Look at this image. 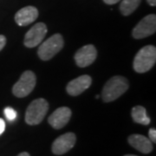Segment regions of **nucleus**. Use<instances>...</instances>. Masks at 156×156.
Masks as SVG:
<instances>
[{
  "mask_svg": "<svg viewBox=\"0 0 156 156\" xmlns=\"http://www.w3.org/2000/svg\"><path fill=\"white\" fill-rule=\"evenodd\" d=\"M128 87L129 83L127 78L121 76H113L104 85L101 92V98L105 102L116 100L128 90Z\"/></svg>",
  "mask_w": 156,
  "mask_h": 156,
  "instance_id": "obj_1",
  "label": "nucleus"
},
{
  "mask_svg": "<svg viewBox=\"0 0 156 156\" xmlns=\"http://www.w3.org/2000/svg\"><path fill=\"white\" fill-rule=\"evenodd\" d=\"M155 62L156 48L153 45H147L134 56L133 67L137 73H146L153 68Z\"/></svg>",
  "mask_w": 156,
  "mask_h": 156,
  "instance_id": "obj_2",
  "label": "nucleus"
},
{
  "mask_svg": "<svg viewBox=\"0 0 156 156\" xmlns=\"http://www.w3.org/2000/svg\"><path fill=\"white\" fill-rule=\"evenodd\" d=\"M49 110V103L44 98L34 100L27 108L25 113V122L29 125H37L42 122Z\"/></svg>",
  "mask_w": 156,
  "mask_h": 156,
  "instance_id": "obj_3",
  "label": "nucleus"
},
{
  "mask_svg": "<svg viewBox=\"0 0 156 156\" xmlns=\"http://www.w3.org/2000/svg\"><path fill=\"white\" fill-rule=\"evenodd\" d=\"M63 47V38L61 34H55L50 38L44 41L39 46L37 54L38 56L44 61L50 60L56 56Z\"/></svg>",
  "mask_w": 156,
  "mask_h": 156,
  "instance_id": "obj_4",
  "label": "nucleus"
},
{
  "mask_svg": "<svg viewBox=\"0 0 156 156\" xmlns=\"http://www.w3.org/2000/svg\"><path fill=\"white\" fill-rule=\"evenodd\" d=\"M36 75L31 70L24 71L12 88L13 95L19 98L27 96L32 92L36 86Z\"/></svg>",
  "mask_w": 156,
  "mask_h": 156,
  "instance_id": "obj_5",
  "label": "nucleus"
},
{
  "mask_svg": "<svg viewBox=\"0 0 156 156\" xmlns=\"http://www.w3.org/2000/svg\"><path fill=\"white\" fill-rule=\"evenodd\" d=\"M155 31L156 16L154 14H149L138 23L133 30L132 36L135 39L145 38L155 33Z\"/></svg>",
  "mask_w": 156,
  "mask_h": 156,
  "instance_id": "obj_6",
  "label": "nucleus"
},
{
  "mask_svg": "<svg viewBox=\"0 0 156 156\" xmlns=\"http://www.w3.org/2000/svg\"><path fill=\"white\" fill-rule=\"evenodd\" d=\"M47 26L44 23H37L25 34L24 45L28 48H34L42 43L47 34Z\"/></svg>",
  "mask_w": 156,
  "mask_h": 156,
  "instance_id": "obj_7",
  "label": "nucleus"
},
{
  "mask_svg": "<svg viewBox=\"0 0 156 156\" xmlns=\"http://www.w3.org/2000/svg\"><path fill=\"white\" fill-rule=\"evenodd\" d=\"M76 136L74 133H66L56 138L52 144V152L54 154L62 155L66 154L75 146Z\"/></svg>",
  "mask_w": 156,
  "mask_h": 156,
  "instance_id": "obj_8",
  "label": "nucleus"
},
{
  "mask_svg": "<svg viewBox=\"0 0 156 156\" xmlns=\"http://www.w3.org/2000/svg\"><path fill=\"white\" fill-rule=\"evenodd\" d=\"M97 56V50L92 44L85 45L80 48L75 54V61L77 66L85 68L92 64Z\"/></svg>",
  "mask_w": 156,
  "mask_h": 156,
  "instance_id": "obj_9",
  "label": "nucleus"
},
{
  "mask_svg": "<svg viewBox=\"0 0 156 156\" xmlns=\"http://www.w3.org/2000/svg\"><path fill=\"white\" fill-rule=\"evenodd\" d=\"M71 110L68 107H61L53 112L48 119V122L55 129H60L66 126L71 117Z\"/></svg>",
  "mask_w": 156,
  "mask_h": 156,
  "instance_id": "obj_10",
  "label": "nucleus"
},
{
  "mask_svg": "<svg viewBox=\"0 0 156 156\" xmlns=\"http://www.w3.org/2000/svg\"><path fill=\"white\" fill-rule=\"evenodd\" d=\"M92 83V79L88 75H83L70 81L68 83L66 89L69 95L72 96L81 95L87 89H89Z\"/></svg>",
  "mask_w": 156,
  "mask_h": 156,
  "instance_id": "obj_11",
  "label": "nucleus"
},
{
  "mask_svg": "<svg viewBox=\"0 0 156 156\" xmlns=\"http://www.w3.org/2000/svg\"><path fill=\"white\" fill-rule=\"evenodd\" d=\"M38 17V11L34 6H26L17 11L15 21L20 26H26L33 23Z\"/></svg>",
  "mask_w": 156,
  "mask_h": 156,
  "instance_id": "obj_12",
  "label": "nucleus"
},
{
  "mask_svg": "<svg viewBox=\"0 0 156 156\" xmlns=\"http://www.w3.org/2000/svg\"><path fill=\"white\" fill-rule=\"evenodd\" d=\"M128 143L142 154H149L153 151L152 141L144 135L134 134L128 137Z\"/></svg>",
  "mask_w": 156,
  "mask_h": 156,
  "instance_id": "obj_13",
  "label": "nucleus"
},
{
  "mask_svg": "<svg viewBox=\"0 0 156 156\" xmlns=\"http://www.w3.org/2000/svg\"><path fill=\"white\" fill-rule=\"evenodd\" d=\"M131 115L134 122L139 123L141 125H148L151 122L150 118L147 115V110L145 108L140 105L134 107L132 108Z\"/></svg>",
  "mask_w": 156,
  "mask_h": 156,
  "instance_id": "obj_14",
  "label": "nucleus"
},
{
  "mask_svg": "<svg viewBox=\"0 0 156 156\" xmlns=\"http://www.w3.org/2000/svg\"><path fill=\"white\" fill-rule=\"evenodd\" d=\"M141 0H122L120 5V11L123 16H129L140 5Z\"/></svg>",
  "mask_w": 156,
  "mask_h": 156,
  "instance_id": "obj_15",
  "label": "nucleus"
},
{
  "mask_svg": "<svg viewBox=\"0 0 156 156\" xmlns=\"http://www.w3.org/2000/svg\"><path fill=\"white\" fill-rule=\"evenodd\" d=\"M5 117L9 121H13L17 117V112L15 111L12 108L7 107V108H5Z\"/></svg>",
  "mask_w": 156,
  "mask_h": 156,
  "instance_id": "obj_16",
  "label": "nucleus"
},
{
  "mask_svg": "<svg viewBox=\"0 0 156 156\" xmlns=\"http://www.w3.org/2000/svg\"><path fill=\"white\" fill-rule=\"evenodd\" d=\"M148 136L149 138L148 139L150 140L152 142L155 143L156 142V130L155 128H150L149 131H148Z\"/></svg>",
  "mask_w": 156,
  "mask_h": 156,
  "instance_id": "obj_17",
  "label": "nucleus"
},
{
  "mask_svg": "<svg viewBox=\"0 0 156 156\" xmlns=\"http://www.w3.org/2000/svg\"><path fill=\"white\" fill-rule=\"evenodd\" d=\"M6 44V38L5 36L0 35V51L3 50V48L5 46Z\"/></svg>",
  "mask_w": 156,
  "mask_h": 156,
  "instance_id": "obj_18",
  "label": "nucleus"
},
{
  "mask_svg": "<svg viewBox=\"0 0 156 156\" xmlns=\"http://www.w3.org/2000/svg\"><path fill=\"white\" fill-rule=\"evenodd\" d=\"M5 122L2 118H0V135L5 132Z\"/></svg>",
  "mask_w": 156,
  "mask_h": 156,
  "instance_id": "obj_19",
  "label": "nucleus"
},
{
  "mask_svg": "<svg viewBox=\"0 0 156 156\" xmlns=\"http://www.w3.org/2000/svg\"><path fill=\"white\" fill-rule=\"evenodd\" d=\"M121 0H103V2L107 5H115L118 2H120Z\"/></svg>",
  "mask_w": 156,
  "mask_h": 156,
  "instance_id": "obj_20",
  "label": "nucleus"
},
{
  "mask_svg": "<svg viewBox=\"0 0 156 156\" xmlns=\"http://www.w3.org/2000/svg\"><path fill=\"white\" fill-rule=\"evenodd\" d=\"M147 2L148 3V5L151 6L156 5V0H147Z\"/></svg>",
  "mask_w": 156,
  "mask_h": 156,
  "instance_id": "obj_21",
  "label": "nucleus"
},
{
  "mask_svg": "<svg viewBox=\"0 0 156 156\" xmlns=\"http://www.w3.org/2000/svg\"><path fill=\"white\" fill-rule=\"evenodd\" d=\"M17 156H30V155L27 152H23V153H21V154H19Z\"/></svg>",
  "mask_w": 156,
  "mask_h": 156,
  "instance_id": "obj_22",
  "label": "nucleus"
},
{
  "mask_svg": "<svg viewBox=\"0 0 156 156\" xmlns=\"http://www.w3.org/2000/svg\"><path fill=\"white\" fill-rule=\"evenodd\" d=\"M124 156H137V155H134V154H126V155Z\"/></svg>",
  "mask_w": 156,
  "mask_h": 156,
  "instance_id": "obj_23",
  "label": "nucleus"
},
{
  "mask_svg": "<svg viewBox=\"0 0 156 156\" xmlns=\"http://www.w3.org/2000/svg\"><path fill=\"white\" fill-rule=\"evenodd\" d=\"M100 97V95H95V98L97 99V98H99Z\"/></svg>",
  "mask_w": 156,
  "mask_h": 156,
  "instance_id": "obj_24",
  "label": "nucleus"
}]
</instances>
